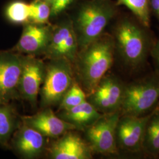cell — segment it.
Segmentation results:
<instances>
[{
    "mask_svg": "<svg viewBox=\"0 0 159 159\" xmlns=\"http://www.w3.org/2000/svg\"><path fill=\"white\" fill-rule=\"evenodd\" d=\"M125 84L114 75H105L87 100L102 114L120 111Z\"/></svg>",
    "mask_w": 159,
    "mask_h": 159,
    "instance_id": "30bf717a",
    "label": "cell"
},
{
    "mask_svg": "<svg viewBox=\"0 0 159 159\" xmlns=\"http://www.w3.org/2000/svg\"><path fill=\"white\" fill-rule=\"evenodd\" d=\"M30 5L29 22L38 24H48L51 18V4L41 0H33Z\"/></svg>",
    "mask_w": 159,
    "mask_h": 159,
    "instance_id": "44dd1931",
    "label": "cell"
},
{
    "mask_svg": "<svg viewBox=\"0 0 159 159\" xmlns=\"http://www.w3.org/2000/svg\"><path fill=\"white\" fill-rule=\"evenodd\" d=\"M23 56L11 50L0 51V104L9 103L20 96Z\"/></svg>",
    "mask_w": 159,
    "mask_h": 159,
    "instance_id": "ba28073f",
    "label": "cell"
},
{
    "mask_svg": "<svg viewBox=\"0 0 159 159\" xmlns=\"http://www.w3.org/2000/svg\"><path fill=\"white\" fill-rule=\"evenodd\" d=\"M79 52L78 41L71 18H64L52 25L51 37L44 52L51 60L63 58L73 62Z\"/></svg>",
    "mask_w": 159,
    "mask_h": 159,
    "instance_id": "52a82bcc",
    "label": "cell"
},
{
    "mask_svg": "<svg viewBox=\"0 0 159 159\" xmlns=\"http://www.w3.org/2000/svg\"><path fill=\"white\" fill-rule=\"evenodd\" d=\"M117 6L127 7L137 19L148 28H150L151 12L149 0H116Z\"/></svg>",
    "mask_w": 159,
    "mask_h": 159,
    "instance_id": "d6986e66",
    "label": "cell"
},
{
    "mask_svg": "<svg viewBox=\"0 0 159 159\" xmlns=\"http://www.w3.org/2000/svg\"><path fill=\"white\" fill-rule=\"evenodd\" d=\"M116 53L111 34L103 33L78 53L80 80L87 95L93 91L113 66Z\"/></svg>",
    "mask_w": 159,
    "mask_h": 159,
    "instance_id": "7a4b0ae2",
    "label": "cell"
},
{
    "mask_svg": "<svg viewBox=\"0 0 159 159\" xmlns=\"http://www.w3.org/2000/svg\"><path fill=\"white\" fill-rule=\"evenodd\" d=\"M44 137L38 131L23 123L13 134L11 139V147L22 157L35 158L40 156L44 150Z\"/></svg>",
    "mask_w": 159,
    "mask_h": 159,
    "instance_id": "5bb4252c",
    "label": "cell"
},
{
    "mask_svg": "<svg viewBox=\"0 0 159 159\" xmlns=\"http://www.w3.org/2000/svg\"><path fill=\"white\" fill-rule=\"evenodd\" d=\"M77 0H52L51 3V17L60 16Z\"/></svg>",
    "mask_w": 159,
    "mask_h": 159,
    "instance_id": "603a6c76",
    "label": "cell"
},
{
    "mask_svg": "<svg viewBox=\"0 0 159 159\" xmlns=\"http://www.w3.org/2000/svg\"><path fill=\"white\" fill-rule=\"evenodd\" d=\"M120 111L102 116L85 129L87 142L94 153L116 155L119 150L116 143V128Z\"/></svg>",
    "mask_w": 159,
    "mask_h": 159,
    "instance_id": "8992f818",
    "label": "cell"
},
{
    "mask_svg": "<svg viewBox=\"0 0 159 159\" xmlns=\"http://www.w3.org/2000/svg\"><path fill=\"white\" fill-rule=\"evenodd\" d=\"M52 25L25 23L23 32L17 44L11 51L26 55L36 56L44 54L51 37Z\"/></svg>",
    "mask_w": 159,
    "mask_h": 159,
    "instance_id": "7c38bea8",
    "label": "cell"
},
{
    "mask_svg": "<svg viewBox=\"0 0 159 159\" xmlns=\"http://www.w3.org/2000/svg\"><path fill=\"white\" fill-rule=\"evenodd\" d=\"M50 152L51 158L55 159H89L93 153L88 143L68 132L52 145Z\"/></svg>",
    "mask_w": 159,
    "mask_h": 159,
    "instance_id": "9a60e30c",
    "label": "cell"
},
{
    "mask_svg": "<svg viewBox=\"0 0 159 159\" xmlns=\"http://www.w3.org/2000/svg\"><path fill=\"white\" fill-rule=\"evenodd\" d=\"M159 102V72L125 84L121 115L143 116L152 113Z\"/></svg>",
    "mask_w": 159,
    "mask_h": 159,
    "instance_id": "277c9868",
    "label": "cell"
},
{
    "mask_svg": "<svg viewBox=\"0 0 159 159\" xmlns=\"http://www.w3.org/2000/svg\"><path fill=\"white\" fill-rule=\"evenodd\" d=\"M119 14L111 34L115 53L126 70L136 72L145 66L150 55L154 43L152 35L150 28L143 25L133 14Z\"/></svg>",
    "mask_w": 159,
    "mask_h": 159,
    "instance_id": "6da1fadb",
    "label": "cell"
},
{
    "mask_svg": "<svg viewBox=\"0 0 159 159\" xmlns=\"http://www.w3.org/2000/svg\"><path fill=\"white\" fill-rule=\"evenodd\" d=\"M87 100V94L75 80L60 102V109L67 110Z\"/></svg>",
    "mask_w": 159,
    "mask_h": 159,
    "instance_id": "7402d4cb",
    "label": "cell"
},
{
    "mask_svg": "<svg viewBox=\"0 0 159 159\" xmlns=\"http://www.w3.org/2000/svg\"><path fill=\"white\" fill-rule=\"evenodd\" d=\"M152 113L143 116H120L116 128V143L118 150L120 149L125 153H143L144 133Z\"/></svg>",
    "mask_w": 159,
    "mask_h": 159,
    "instance_id": "9c48e42d",
    "label": "cell"
},
{
    "mask_svg": "<svg viewBox=\"0 0 159 159\" xmlns=\"http://www.w3.org/2000/svg\"><path fill=\"white\" fill-rule=\"evenodd\" d=\"M41 1H45V2H48V3H50V4H51V2L52 1V0H41Z\"/></svg>",
    "mask_w": 159,
    "mask_h": 159,
    "instance_id": "484cf974",
    "label": "cell"
},
{
    "mask_svg": "<svg viewBox=\"0 0 159 159\" xmlns=\"http://www.w3.org/2000/svg\"><path fill=\"white\" fill-rule=\"evenodd\" d=\"M15 108L9 103L0 104V146L7 147L18 127Z\"/></svg>",
    "mask_w": 159,
    "mask_h": 159,
    "instance_id": "ac0fdd59",
    "label": "cell"
},
{
    "mask_svg": "<svg viewBox=\"0 0 159 159\" xmlns=\"http://www.w3.org/2000/svg\"><path fill=\"white\" fill-rule=\"evenodd\" d=\"M46 66L35 56H23V68L18 86L19 95L32 104H36L43 84Z\"/></svg>",
    "mask_w": 159,
    "mask_h": 159,
    "instance_id": "8fae6325",
    "label": "cell"
},
{
    "mask_svg": "<svg viewBox=\"0 0 159 159\" xmlns=\"http://www.w3.org/2000/svg\"><path fill=\"white\" fill-rule=\"evenodd\" d=\"M30 14V5L22 0H14L9 2L5 8L6 19L14 24L29 23Z\"/></svg>",
    "mask_w": 159,
    "mask_h": 159,
    "instance_id": "ffe728a7",
    "label": "cell"
},
{
    "mask_svg": "<svg viewBox=\"0 0 159 159\" xmlns=\"http://www.w3.org/2000/svg\"><path fill=\"white\" fill-rule=\"evenodd\" d=\"M23 123L40 132L44 136L58 137L76 127L63 119H60L47 108L33 116L21 117Z\"/></svg>",
    "mask_w": 159,
    "mask_h": 159,
    "instance_id": "4fadbf2b",
    "label": "cell"
},
{
    "mask_svg": "<svg viewBox=\"0 0 159 159\" xmlns=\"http://www.w3.org/2000/svg\"><path fill=\"white\" fill-rule=\"evenodd\" d=\"M151 14L156 18L159 23V0H149Z\"/></svg>",
    "mask_w": 159,
    "mask_h": 159,
    "instance_id": "d4e9b609",
    "label": "cell"
},
{
    "mask_svg": "<svg viewBox=\"0 0 159 159\" xmlns=\"http://www.w3.org/2000/svg\"><path fill=\"white\" fill-rule=\"evenodd\" d=\"M119 14V6L112 0H84L71 18L79 51L96 40Z\"/></svg>",
    "mask_w": 159,
    "mask_h": 159,
    "instance_id": "3957f363",
    "label": "cell"
},
{
    "mask_svg": "<svg viewBox=\"0 0 159 159\" xmlns=\"http://www.w3.org/2000/svg\"><path fill=\"white\" fill-rule=\"evenodd\" d=\"M150 56L153 58L156 70L159 72V37L154 43L150 52Z\"/></svg>",
    "mask_w": 159,
    "mask_h": 159,
    "instance_id": "cb8c5ba5",
    "label": "cell"
},
{
    "mask_svg": "<svg viewBox=\"0 0 159 159\" xmlns=\"http://www.w3.org/2000/svg\"><path fill=\"white\" fill-rule=\"evenodd\" d=\"M143 153L149 157L159 156V107H157L148 120L142 143Z\"/></svg>",
    "mask_w": 159,
    "mask_h": 159,
    "instance_id": "e0dca14e",
    "label": "cell"
},
{
    "mask_svg": "<svg viewBox=\"0 0 159 159\" xmlns=\"http://www.w3.org/2000/svg\"><path fill=\"white\" fill-rule=\"evenodd\" d=\"M70 61L63 58L52 59L46 67L41 90L42 105L49 107L61 102L73 83Z\"/></svg>",
    "mask_w": 159,
    "mask_h": 159,
    "instance_id": "5b68a950",
    "label": "cell"
},
{
    "mask_svg": "<svg viewBox=\"0 0 159 159\" xmlns=\"http://www.w3.org/2000/svg\"><path fill=\"white\" fill-rule=\"evenodd\" d=\"M158 159H159V157H158Z\"/></svg>",
    "mask_w": 159,
    "mask_h": 159,
    "instance_id": "4316f807",
    "label": "cell"
},
{
    "mask_svg": "<svg viewBox=\"0 0 159 159\" xmlns=\"http://www.w3.org/2000/svg\"><path fill=\"white\" fill-rule=\"evenodd\" d=\"M100 113L87 100L67 110H64L62 119L74 125L77 129H85L98 119Z\"/></svg>",
    "mask_w": 159,
    "mask_h": 159,
    "instance_id": "2e32d148",
    "label": "cell"
}]
</instances>
